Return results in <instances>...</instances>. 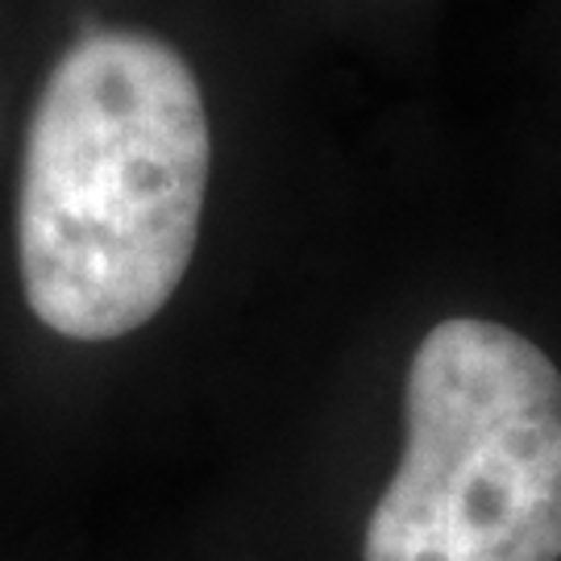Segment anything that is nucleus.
Listing matches in <instances>:
<instances>
[{
    "instance_id": "2",
    "label": "nucleus",
    "mask_w": 561,
    "mask_h": 561,
    "mask_svg": "<svg viewBox=\"0 0 561 561\" xmlns=\"http://www.w3.org/2000/svg\"><path fill=\"white\" fill-rule=\"evenodd\" d=\"M362 561H561V370L537 341L482 317L424 333Z\"/></svg>"
},
{
    "instance_id": "1",
    "label": "nucleus",
    "mask_w": 561,
    "mask_h": 561,
    "mask_svg": "<svg viewBox=\"0 0 561 561\" xmlns=\"http://www.w3.org/2000/svg\"><path fill=\"white\" fill-rule=\"evenodd\" d=\"M208 171L192 62L150 30H83L25 129L18 266L30 312L67 341L154 321L196 254Z\"/></svg>"
}]
</instances>
